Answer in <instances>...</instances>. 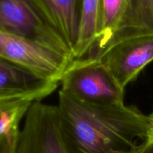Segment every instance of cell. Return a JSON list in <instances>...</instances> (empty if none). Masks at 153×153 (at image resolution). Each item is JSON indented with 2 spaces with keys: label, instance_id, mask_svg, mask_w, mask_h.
I'll return each mask as SVG.
<instances>
[{
  "label": "cell",
  "instance_id": "1",
  "mask_svg": "<svg viewBox=\"0 0 153 153\" xmlns=\"http://www.w3.org/2000/svg\"><path fill=\"white\" fill-rule=\"evenodd\" d=\"M57 108L77 153H133L149 123L148 115L134 106L88 104L61 90Z\"/></svg>",
  "mask_w": 153,
  "mask_h": 153
},
{
  "label": "cell",
  "instance_id": "2",
  "mask_svg": "<svg viewBox=\"0 0 153 153\" xmlns=\"http://www.w3.org/2000/svg\"><path fill=\"white\" fill-rule=\"evenodd\" d=\"M60 83L61 91L82 102L104 105L124 102L125 90L109 70L92 57L73 60Z\"/></svg>",
  "mask_w": 153,
  "mask_h": 153
},
{
  "label": "cell",
  "instance_id": "3",
  "mask_svg": "<svg viewBox=\"0 0 153 153\" xmlns=\"http://www.w3.org/2000/svg\"><path fill=\"white\" fill-rule=\"evenodd\" d=\"M14 153H77L70 143L57 105L36 101L23 120Z\"/></svg>",
  "mask_w": 153,
  "mask_h": 153
},
{
  "label": "cell",
  "instance_id": "4",
  "mask_svg": "<svg viewBox=\"0 0 153 153\" xmlns=\"http://www.w3.org/2000/svg\"><path fill=\"white\" fill-rule=\"evenodd\" d=\"M0 31L28 39L73 60L67 43L29 0H0Z\"/></svg>",
  "mask_w": 153,
  "mask_h": 153
},
{
  "label": "cell",
  "instance_id": "5",
  "mask_svg": "<svg viewBox=\"0 0 153 153\" xmlns=\"http://www.w3.org/2000/svg\"><path fill=\"white\" fill-rule=\"evenodd\" d=\"M0 58L40 79L59 82L72 61L34 41L0 31Z\"/></svg>",
  "mask_w": 153,
  "mask_h": 153
},
{
  "label": "cell",
  "instance_id": "6",
  "mask_svg": "<svg viewBox=\"0 0 153 153\" xmlns=\"http://www.w3.org/2000/svg\"><path fill=\"white\" fill-rule=\"evenodd\" d=\"M92 58L100 61L125 90L153 61V33L117 39Z\"/></svg>",
  "mask_w": 153,
  "mask_h": 153
},
{
  "label": "cell",
  "instance_id": "7",
  "mask_svg": "<svg viewBox=\"0 0 153 153\" xmlns=\"http://www.w3.org/2000/svg\"><path fill=\"white\" fill-rule=\"evenodd\" d=\"M58 85L59 82H49L29 91L0 94V146L6 140L18 137L21 122L31 105L49 97Z\"/></svg>",
  "mask_w": 153,
  "mask_h": 153
},
{
  "label": "cell",
  "instance_id": "8",
  "mask_svg": "<svg viewBox=\"0 0 153 153\" xmlns=\"http://www.w3.org/2000/svg\"><path fill=\"white\" fill-rule=\"evenodd\" d=\"M44 20L61 36L72 53L79 37L82 0H29Z\"/></svg>",
  "mask_w": 153,
  "mask_h": 153
},
{
  "label": "cell",
  "instance_id": "9",
  "mask_svg": "<svg viewBox=\"0 0 153 153\" xmlns=\"http://www.w3.org/2000/svg\"><path fill=\"white\" fill-rule=\"evenodd\" d=\"M102 0H82L79 37L73 60L88 58L92 53L101 29Z\"/></svg>",
  "mask_w": 153,
  "mask_h": 153
},
{
  "label": "cell",
  "instance_id": "10",
  "mask_svg": "<svg viewBox=\"0 0 153 153\" xmlns=\"http://www.w3.org/2000/svg\"><path fill=\"white\" fill-rule=\"evenodd\" d=\"M132 0H102L101 29L92 53L94 56L104 50L120 28Z\"/></svg>",
  "mask_w": 153,
  "mask_h": 153
},
{
  "label": "cell",
  "instance_id": "11",
  "mask_svg": "<svg viewBox=\"0 0 153 153\" xmlns=\"http://www.w3.org/2000/svg\"><path fill=\"white\" fill-rule=\"evenodd\" d=\"M48 82H49L0 58V94L29 91Z\"/></svg>",
  "mask_w": 153,
  "mask_h": 153
},
{
  "label": "cell",
  "instance_id": "12",
  "mask_svg": "<svg viewBox=\"0 0 153 153\" xmlns=\"http://www.w3.org/2000/svg\"><path fill=\"white\" fill-rule=\"evenodd\" d=\"M148 117L149 123L146 135L139 142L133 153H153V112Z\"/></svg>",
  "mask_w": 153,
  "mask_h": 153
},
{
  "label": "cell",
  "instance_id": "13",
  "mask_svg": "<svg viewBox=\"0 0 153 153\" xmlns=\"http://www.w3.org/2000/svg\"><path fill=\"white\" fill-rule=\"evenodd\" d=\"M18 137L6 140L0 146V153H14Z\"/></svg>",
  "mask_w": 153,
  "mask_h": 153
}]
</instances>
